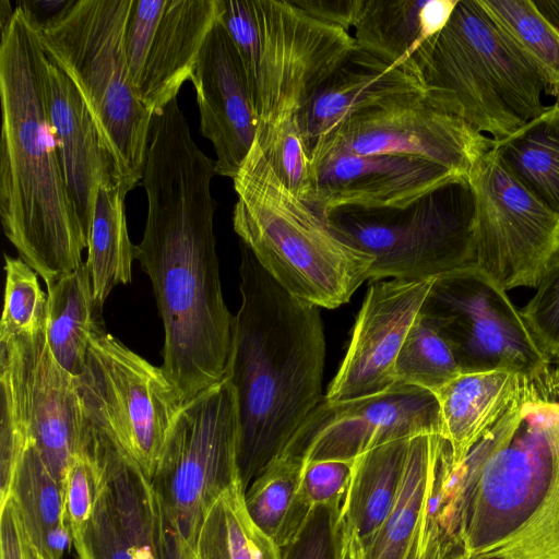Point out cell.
<instances>
[{
	"label": "cell",
	"instance_id": "cell-1",
	"mask_svg": "<svg viewBox=\"0 0 559 559\" xmlns=\"http://www.w3.org/2000/svg\"><path fill=\"white\" fill-rule=\"evenodd\" d=\"M216 162L193 141L177 98L153 114L141 186L147 215L136 260L164 326L162 369L185 401L225 377L235 316L214 235Z\"/></svg>",
	"mask_w": 559,
	"mask_h": 559
},
{
	"label": "cell",
	"instance_id": "cell-2",
	"mask_svg": "<svg viewBox=\"0 0 559 559\" xmlns=\"http://www.w3.org/2000/svg\"><path fill=\"white\" fill-rule=\"evenodd\" d=\"M460 468L467 559H559V368L523 379Z\"/></svg>",
	"mask_w": 559,
	"mask_h": 559
},
{
	"label": "cell",
	"instance_id": "cell-3",
	"mask_svg": "<svg viewBox=\"0 0 559 559\" xmlns=\"http://www.w3.org/2000/svg\"><path fill=\"white\" fill-rule=\"evenodd\" d=\"M240 258L241 305L225 376L237 395L246 491L322 401L326 346L320 308L285 290L241 241Z\"/></svg>",
	"mask_w": 559,
	"mask_h": 559
},
{
	"label": "cell",
	"instance_id": "cell-4",
	"mask_svg": "<svg viewBox=\"0 0 559 559\" xmlns=\"http://www.w3.org/2000/svg\"><path fill=\"white\" fill-rule=\"evenodd\" d=\"M47 62L38 23L17 5L0 44V217L20 258L46 284L78 269L88 246L48 116Z\"/></svg>",
	"mask_w": 559,
	"mask_h": 559
},
{
	"label": "cell",
	"instance_id": "cell-5",
	"mask_svg": "<svg viewBox=\"0 0 559 559\" xmlns=\"http://www.w3.org/2000/svg\"><path fill=\"white\" fill-rule=\"evenodd\" d=\"M233 225L261 266L297 299L335 309L369 281L373 258L277 178L254 140L233 178Z\"/></svg>",
	"mask_w": 559,
	"mask_h": 559
},
{
	"label": "cell",
	"instance_id": "cell-6",
	"mask_svg": "<svg viewBox=\"0 0 559 559\" xmlns=\"http://www.w3.org/2000/svg\"><path fill=\"white\" fill-rule=\"evenodd\" d=\"M405 68L431 104L493 141L545 109V79L479 0H459L447 26Z\"/></svg>",
	"mask_w": 559,
	"mask_h": 559
},
{
	"label": "cell",
	"instance_id": "cell-7",
	"mask_svg": "<svg viewBox=\"0 0 559 559\" xmlns=\"http://www.w3.org/2000/svg\"><path fill=\"white\" fill-rule=\"evenodd\" d=\"M131 5L132 0H68L39 26L48 58L82 96L127 192L141 185L153 117L135 92L127 61Z\"/></svg>",
	"mask_w": 559,
	"mask_h": 559
},
{
	"label": "cell",
	"instance_id": "cell-8",
	"mask_svg": "<svg viewBox=\"0 0 559 559\" xmlns=\"http://www.w3.org/2000/svg\"><path fill=\"white\" fill-rule=\"evenodd\" d=\"M219 20L241 58L259 130L297 115L317 86L356 48L354 37L292 0H221Z\"/></svg>",
	"mask_w": 559,
	"mask_h": 559
},
{
	"label": "cell",
	"instance_id": "cell-9",
	"mask_svg": "<svg viewBox=\"0 0 559 559\" xmlns=\"http://www.w3.org/2000/svg\"><path fill=\"white\" fill-rule=\"evenodd\" d=\"M46 328L0 340V500L23 454H35L64 485L70 465L97 435Z\"/></svg>",
	"mask_w": 559,
	"mask_h": 559
},
{
	"label": "cell",
	"instance_id": "cell-10",
	"mask_svg": "<svg viewBox=\"0 0 559 559\" xmlns=\"http://www.w3.org/2000/svg\"><path fill=\"white\" fill-rule=\"evenodd\" d=\"M341 238L373 258L369 282L433 280L475 263V193L468 175L402 207L323 215Z\"/></svg>",
	"mask_w": 559,
	"mask_h": 559
},
{
	"label": "cell",
	"instance_id": "cell-11",
	"mask_svg": "<svg viewBox=\"0 0 559 559\" xmlns=\"http://www.w3.org/2000/svg\"><path fill=\"white\" fill-rule=\"evenodd\" d=\"M92 425L152 479L185 400L162 367L148 362L99 320L83 371L73 377Z\"/></svg>",
	"mask_w": 559,
	"mask_h": 559
},
{
	"label": "cell",
	"instance_id": "cell-12",
	"mask_svg": "<svg viewBox=\"0 0 559 559\" xmlns=\"http://www.w3.org/2000/svg\"><path fill=\"white\" fill-rule=\"evenodd\" d=\"M237 395L229 378L185 402L152 484L181 548L194 539L213 502L240 478Z\"/></svg>",
	"mask_w": 559,
	"mask_h": 559
},
{
	"label": "cell",
	"instance_id": "cell-13",
	"mask_svg": "<svg viewBox=\"0 0 559 559\" xmlns=\"http://www.w3.org/2000/svg\"><path fill=\"white\" fill-rule=\"evenodd\" d=\"M420 312L447 341L462 373L533 379L551 368L506 290L476 265L433 278Z\"/></svg>",
	"mask_w": 559,
	"mask_h": 559
},
{
	"label": "cell",
	"instance_id": "cell-14",
	"mask_svg": "<svg viewBox=\"0 0 559 559\" xmlns=\"http://www.w3.org/2000/svg\"><path fill=\"white\" fill-rule=\"evenodd\" d=\"M475 193V263L506 292L537 287L559 251V217L542 205L490 150L468 175Z\"/></svg>",
	"mask_w": 559,
	"mask_h": 559
},
{
	"label": "cell",
	"instance_id": "cell-15",
	"mask_svg": "<svg viewBox=\"0 0 559 559\" xmlns=\"http://www.w3.org/2000/svg\"><path fill=\"white\" fill-rule=\"evenodd\" d=\"M492 144V139L435 106L417 91L353 116L321 142L310 162L331 152L409 155L469 175Z\"/></svg>",
	"mask_w": 559,
	"mask_h": 559
},
{
	"label": "cell",
	"instance_id": "cell-16",
	"mask_svg": "<svg viewBox=\"0 0 559 559\" xmlns=\"http://www.w3.org/2000/svg\"><path fill=\"white\" fill-rule=\"evenodd\" d=\"M441 435L433 393L394 383L385 391L347 401L324 397L310 412L281 455L307 462L348 461L389 442Z\"/></svg>",
	"mask_w": 559,
	"mask_h": 559
},
{
	"label": "cell",
	"instance_id": "cell-17",
	"mask_svg": "<svg viewBox=\"0 0 559 559\" xmlns=\"http://www.w3.org/2000/svg\"><path fill=\"white\" fill-rule=\"evenodd\" d=\"M222 13L221 0H132L126 55L135 92L153 114L177 98Z\"/></svg>",
	"mask_w": 559,
	"mask_h": 559
},
{
	"label": "cell",
	"instance_id": "cell-18",
	"mask_svg": "<svg viewBox=\"0 0 559 559\" xmlns=\"http://www.w3.org/2000/svg\"><path fill=\"white\" fill-rule=\"evenodd\" d=\"M433 280L372 282L353 326L342 364L324 396L330 402L381 393L392 386L404 341Z\"/></svg>",
	"mask_w": 559,
	"mask_h": 559
},
{
	"label": "cell",
	"instance_id": "cell-19",
	"mask_svg": "<svg viewBox=\"0 0 559 559\" xmlns=\"http://www.w3.org/2000/svg\"><path fill=\"white\" fill-rule=\"evenodd\" d=\"M165 531L152 480L106 439L100 490L78 559H164Z\"/></svg>",
	"mask_w": 559,
	"mask_h": 559
},
{
	"label": "cell",
	"instance_id": "cell-20",
	"mask_svg": "<svg viewBox=\"0 0 559 559\" xmlns=\"http://www.w3.org/2000/svg\"><path fill=\"white\" fill-rule=\"evenodd\" d=\"M190 80L197 93L200 132L216 154V175L233 179L251 150L259 122L241 58L219 17Z\"/></svg>",
	"mask_w": 559,
	"mask_h": 559
},
{
	"label": "cell",
	"instance_id": "cell-21",
	"mask_svg": "<svg viewBox=\"0 0 559 559\" xmlns=\"http://www.w3.org/2000/svg\"><path fill=\"white\" fill-rule=\"evenodd\" d=\"M310 205L322 215L340 209L402 207L461 176L409 155H357L331 152L312 163Z\"/></svg>",
	"mask_w": 559,
	"mask_h": 559
},
{
	"label": "cell",
	"instance_id": "cell-22",
	"mask_svg": "<svg viewBox=\"0 0 559 559\" xmlns=\"http://www.w3.org/2000/svg\"><path fill=\"white\" fill-rule=\"evenodd\" d=\"M46 98L66 187L90 239L98 190L122 186L120 170L79 91L49 58Z\"/></svg>",
	"mask_w": 559,
	"mask_h": 559
},
{
	"label": "cell",
	"instance_id": "cell-23",
	"mask_svg": "<svg viewBox=\"0 0 559 559\" xmlns=\"http://www.w3.org/2000/svg\"><path fill=\"white\" fill-rule=\"evenodd\" d=\"M417 91L419 86L407 68L388 64L356 46L297 112L309 158L324 139L353 116Z\"/></svg>",
	"mask_w": 559,
	"mask_h": 559
},
{
	"label": "cell",
	"instance_id": "cell-24",
	"mask_svg": "<svg viewBox=\"0 0 559 559\" xmlns=\"http://www.w3.org/2000/svg\"><path fill=\"white\" fill-rule=\"evenodd\" d=\"M523 379L507 371L461 373L435 393L441 436L450 444L455 466L510 407Z\"/></svg>",
	"mask_w": 559,
	"mask_h": 559
},
{
	"label": "cell",
	"instance_id": "cell-25",
	"mask_svg": "<svg viewBox=\"0 0 559 559\" xmlns=\"http://www.w3.org/2000/svg\"><path fill=\"white\" fill-rule=\"evenodd\" d=\"M411 439L379 445L354 460L341 510L346 557L362 549L392 511L403 483Z\"/></svg>",
	"mask_w": 559,
	"mask_h": 559
},
{
	"label": "cell",
	"instance_id": "cell-26",
	"mask_svg": "<svg viewBox=\"0 0 559 559\" xmlns=\"http://www.w3.org/2000/svg\"><path fill=\"white\" fill-rule=\"evenodd\" d=\"M444 443L440 433L409 440L403 483L392 511L369 543L346 559H416L425 509Z\"/></svg>",
	"mask_w": 559,
	"mask_h": 559
},
{
	"label": "cell",
	"instance_id": "cell-27",
	"mask_svg": "<svg viewBox=\"0 0 559 559\" xmlns=\"http://www.w3.org/2000/svg\"><path fill=\"white\" fill-rule=\"evenodd\" d=\"M491 151L522 187L559 217V102L493 141Z\"/></svg>",
	"mask_w": 559,
	"mask_h": 559
},
{
	"label": "cell",
	"instance_id": "cell-28",
	"mask_svg": "<svg viewBox=\"0 0 559 559\" xmlns=\"http://www.w3.org/2000/svg\"><path fill=\"white\" fill-rule=\"evenodd\" d=\"M356 46L393 67H405L420 46L443 29L428 0H365L355 25Z\"/></svg>",
	"mask_w": 559,
	"mask_h": 559
},
{
	"label": "cell",
	"instance_id": "cell-29",
	"mask_svg": "<svg viewBox=\"0 0 559 559\" xmlns=\"http://www.w3.org/2000/svg\"><path fill=\"white\" fill-rule=\"evenodd\" d=\"M8 497L14 502L39 559H62L72 545L66 520L64 485L39 457L25 453L15 466Z\"/></svg>",
	"mask_w": 559,
	"mask_h": 559
},
{
	"label": "cell",
	"instance_id": "cell-30",
	"mask_svg": "<svg viewBox=\"0 0 559 559\" xmlns=\"http://www.w3.org/2000/svg\"><path fill=\"white\" fill-rule=\"evenodd\" d=\"M47 286V342L57 362L72 377L84 368L94 325L102 320L85 261Z\"/></svg>",
	"mask_w": 559,
	"mask_h": 559
},
{
	"label": "cell",
	"instance_id": "cell-31",
	"mask_svg": "<svg viewBox=\"0 0 559 559\" xmlns=\"http://www.w3.org/2000/svg\"><path fill=\"white\" fill-rule=\"evenodd\" d=\"M179 545V544H178ZM183 559H282V549L250 518L241 479L206 511Z\"/></svg>",
	"mask_w": 559,
	"mask_h": 559
},
{
	"label": "cell",
	"instance_id": "cell-32",
	"mask_svg": "<svg viewBox=\"0 0 559 559\" xmlns=\"http://www.w3.org/2000/svg\"><path fill=\"white\" fill-rule=\"evenodd\" d=\"M127 193L122 186L98 190L85 263L95 304L102 310L116 286L132 281L136 246L131 242L127 228Z\"/></svg>",
	"mask_w": 559,
	"mask_h": 559
},
{
	"label": "cell",
	"instance_id": "cell-33",
	"mask_svg": "<svg viewBox=\"0 0 559 559\" xmlns=\"http://www.w3.org/2000/svg\"><path fill=\"white\" fill-rule=\"evenodd\" d=\"M304 466L299 457L280 455L245 491L250 518L281 548L295 537L313 508L301 492Z\"/></svg>",
	"mask_w": 559,
	"mask_h": 559
},
{
	"label": "cell",
	"instance_id": "cell-34",
	"mask_svg": "<svg viewBox=\"0 0 559 559\" xmlns=\"http://www.w3.org/2000/svg\"><path fill=\"white\" fill-rule=\"evenodd\" d=\"M480 4L537 68L547 93L559 102V35L532 0H479Z\"/></svg>",
	"mask_w": 559,
	"mask_h": 559
},
{
	"label": "cell",
	"instance_id": "cell-35",
	"mask_svg": "<svg viewBox=\"0 0 559 559\" xmlns=\"http://www.w3.org/2000/svg\"><path fill=\"white\" fill-rule=\"evenodd\" d=\"M461 373L449 344L420 312L395 361V383L417 386L435 394Z\"/></svg>",
	"mask_w": 559,
	"mask_h": 559
},
{
	"label": "cell",
	"instance_id": "cell-36",
	"mask_svg": "<svg viewBox=\"0 0 559 559\" xmlns=\"http://www.w3.org/2000/svg\"><path fill=\"white\" fill-rule=\"evenodd\" d=\"M255 141L281 182L294 195L310 204L314 193L313 167L300 133L297 115L259 130Z\"/></svg>",
	"mask_w": 559,
	"mask_h": 559
},
{
	"label": "cell",
	"instance_id": "cell-37",
	"mask_svg": "<svg viewBox=\"0 0 559 559\" xmlns=\"http://www.w3.org/2000/svg\"><path fill=\"white\" fill-rule=\"evenodd\" d=\"M4 298L0 340L34 332L47 324V293L38 274L20 257L4 254Z\"/></svg>",
	"mask_w": 559,
	"mask_h": 559
},
{
	"label": "cell",
	"instance_id": "cell-38",
	"mask_svg": "<svg viewBox=\"0 0 559 559\" xmlns=\"http://www.w3.org/2000/svg\"><path fill=\"white\" fill-rule=\"evenodd\" d=\"M342 508L314 506L295 537L282 547V559H345Z\"/></svg>",
	"mask_w": 559,
	"mask_h": 559
},
{
	"label": "cell",
	"instance_id": "cell-39",
	"mask_svg": "<svg viewBox=\"0 0 559 559\" xmlns=\"http://www.w3.org/2000/svg\"><path fill=\"white\" fill-rule=\"evenodd\" d=\"M535 296L520 311L540 350L559 359V251L543 273Z\"/></svg>",
	"mask_w": 559,
	"mask_h": 559
},
{
	"label": "cell",
	"instance_id": "cell-40",
	"mask_svg": "<svg viewBox=\"0 0 559 559\" xmlns=\"http://www.w3.org/2000/svg\"><path fill=\"white\" fill-rule=\"evenodd\" d=\"M353 465L354 461L330 460L305 463L301 492L309 504L342 508L350 485Z\"/></svg>",
	"mask_w": 559,
	"mask_h": 559
},
{
	"label": "cell",
	"instance_id": "cell-41",
	"mask_svg": "<svg viewBox=\"0 0 559 559\" xmlns=\"http://www.w3.org/2000/svg\"><path fill=\"white\" fill-rule=\"evenodd\" d=\"M0 559H39L10 497L0 501Z\"/></svg>",
	"mask_w": 559,
	"mask_h": 559
},
{
	"label": "cell",
	"instance_id": "cell-42",
	"mask_svg": "<svg viewBox=\"0 0 559 559\" xmlns=\"http://www.w3.org/2000/svg\"><path fill=\"white\" fill-rule=\"evenodd\" d=\"M316 20L347 31L355 27L365 0H292Z\"/></svg>",
	"mask_w": 559,
	"mask_h": 559
},
{
	"label": "cell",
	"instance_id": "cell-43",
	"mask_svg": "<svg viewBox=\"0 0 559 559\" xmlns=\"http://www.w3.org/2000/svg\"><path fill=\"white\" fill-rule=\"evenodd\" d=\"M532 3L559 35V0H532Z\"/></svg>",
	"mask_w": 559,
	"mask_h": 559
},
{
	"label": "cell",
	"instance_id": "cell-44",
	"mask_svg": "<svg viewBox=\"0 0 559 559\" xmlns=\"http://www.w3.org/2000/svg\"><path fill=\"white\" fill-rule=\"evenodd\" d=\"M164 559H183L177 538L168 525L164 537Z\"/></svg>",
	"mask_w": 559,
	"mask_h": 559
},
{
	"label": "cell",
	"instance_id": "cell-45",
	"mask_svg": "<svg viewBox=\"0 0 559 559\" xmlns=\"http://www.w3.org/2000/svg\"><path fill=\"white\" fill-rule=\"evenodd\" d=\"M14 10L11 8V3L8 0L0 1V28L4 31L13 17Z\"/></svg>",
	"mask_w": 559,
	"mask_h": 559
},
{
	"label": "cell",
	"instance_id": "cell-46",
	"mask_svg": "<svg viewBox=\"0 0 559 559\" xmlns=\"http://www.w3.org/2000/svg\"><path fill=\"white\" fill-rule=\"evenodd\" d=\"M39 558V557H38Z\"/></svg>",
	"mask_w": 559,
	"mask_h": 559
}]
</instances>
